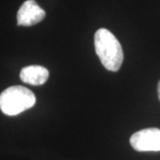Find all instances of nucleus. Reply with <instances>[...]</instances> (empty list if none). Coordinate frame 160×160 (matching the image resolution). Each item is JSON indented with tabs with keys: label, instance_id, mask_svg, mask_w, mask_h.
<instances>
[{
	"label": "nucleus",
	"instance_id": "1",
	"mask_svg": "<svg viewBox=\"0 0 160 160\" xmlns=\"http://www.w3.org/2000/svg\"><path fill=\"white\" fill-rule=\"evenodd\" d=\"M95 52L104 68L118 71L124 61V52L119 41L109 30L100 29L94 35Z\"/></svg>",
	"mask_w": 160,
	"mask_h": 160
},
{
	"label": "nucleus",
	"instance_id": "2",
	"mask_svg": "<svg viewBox=\"0 0 160 160\" xmlns=\"http://www.w3.org/2000/svg\"><path fill=\"white\" fill-rule=\"evenodd\" d=\"M35 103V94L24 86H10L0 94V109L7 116L20 114L32 108Z\"/></svg>",
	"mask_w": 160,
	"mask_h": 160
},
{
	"label": "nucleus",
	"instance_id": "3",
	"mask_svg": "<svg viewBox=\"0 0 160 160\" xmlns=\"http://www.w3.org/2000/svg\"><path fill=\"white\" fill-rule=\"evenodd\" d=\"M130 143L140 152L160 151V129L146 128L136 132L130 138Z\"/></svg>",
	"mask_w": 160,
	"mask_h": 160
},
{
	"label": "nucleus",
	"instance_id": "4",
	"mask_svg": "<svg viewBox=\"0 0 160 160\" xmlns=\"http://www.w3.org/2000/svg\"><path fill=\"white\" fill-rule=\"evenodd\" d=\"M46 17V12L35 0H27L21 6L17 12L19 26H32L40 22Z\"/></svg>",
	"mask_w": 160,
	"mask_h": 160
},
{
	"label": "nucleus",
	"instance_id": "5",
	"mask_svg": "<svg viewBox=\"0 0 160 160\" xmlns=\"http://www.w3.org/2000/svg\"><path fill=\"white\" fill-rule=\"evenodd\" d=\"M21 80L31 86H41L46 83L49 78V71L43 66L31 65L25 67L20 73Z\"/></svg>",
	"mask_w": 160,
	"mask_h": 160
},
{
	"label": "nucleus",
	"instance_id": "6",
	"mask_svg": "<svg viewBox=\"0 0 160 160\" xmlns=\"http://www.w3.org/2000/svg\"><path fill=\"white\" fill-rule=\"evenodd\" d=\"M158 98L160 100V80L158 82Z\"/></svg>",
	"mask_w": 160,
	"mask_h": 160
}]
</instances>
